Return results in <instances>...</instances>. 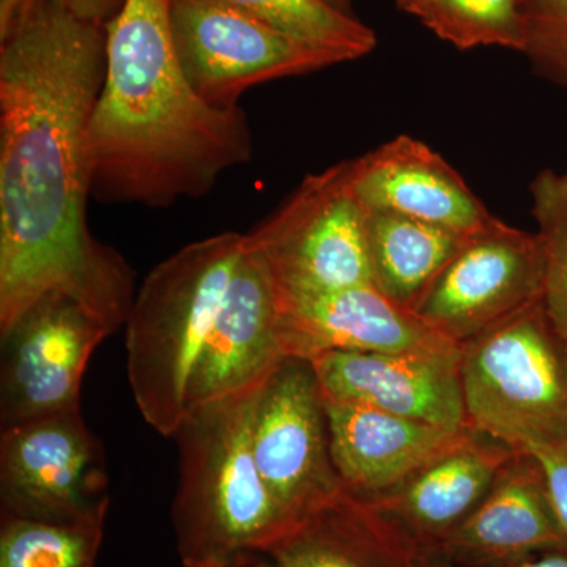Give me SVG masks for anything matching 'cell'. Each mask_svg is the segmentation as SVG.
<instances>
[{
    "label": "cell",
    "mask_w": 567,
    "mask_h": 567,
    "mask_svg": "<svg viewBox=\"0 0 567 567\" xmlns=\"http://www.w3.org/2000/svg\"><path fill=\"white\" fill-rule=\"evenodd\" d=\"M425 0H398V6L401 7L402 10H405L406 13L415 14V11L420 9Z\"/></svg>",
    "instance_id": "obj_31"
},
{
    "label": "cell",
    "mask_w": 567,
    "mask_h": 567,
    "mask_svg": "<svg viewBox=\"0 0 567 567\" xmlns=\"http://www.w3.org/2000/svg\"><path fill=\"white\" fill-rule=\"evenodd\" d=\"M122 2L123 0H65L66 6L82 20L102 25L117 13Z\"/></svg>",
    "instance_id": "obj_27"
},
{
    "label": "cell",
    "mask_w": 567,
    "mask_h": 567,
    "mask_svg": "<svg viewBox=\"0 0 567 567\" xmlns=\"http://www.w3.org/2000/svg\"><path fill=\"white\" fill-rule=\"evenodd\" d=\"M282 360L274 282L244 249L194 369L186 413L257 390Z\"/></svg>",
    "instance_id": "obj_15"
},
{
    "label": "cell",
    "mask_w": 567,
    "mask_h": 567,
    "mask_svg": "<svg viewBox=\"0 0 567 567\" xmlns=\"http://www.w3.org/2000/svg\"><path fill=\"white\" fill-rule=\"evenodd\" d=\"M536 73L567 89V0H518Z\"/></svg>",
    "instance_id": "obj_25"
},
{
    "label": "cell",
    "mask_w": 567,
    "mask_h": 567,
    "mask_svg": "<svg viewBox=\"0 0 567 567\" xmlns=\"http://www.w3.org/2000/svg\"><path fill=\"white\" fill-rule=\"evenodd\" d=\"M244 249L284 293H323L372 284L368 210L354 196L352 163L312 174L262 224Z\"/></svg>",
    "instance_id": "obj_5"
},
{
    "label": "cell",
    "mask_w": 567,
    "mask_h": 567,
    "mask_svg": "<svg viewBox=\"0 0 567 567\" xmlns=\"http://www.w3.org/2000/svg\"><path fill=\"white\" fill-rule=\"evenodd\" d=\"M324 398L451 431L468 427L461 347L443 352H330L309 361Z\"/></svg>",
    "instance_id": "obj_13"
},
{
    "label": "cell",
    "mask_w": 567,
    "mask_h": 567,
    "mask_svg": "<svg viewBox=\"0 0 567 567\" xmlns=\"http://www.w3.org/2000/svg\"><path fill=\"white\" fill-rule=\"evenodd\" d=\"M323 2H327L328 6L334 7L336 10L346 11V13H349V2L350 0H323Z\"/></svg>",
    "instance_id": "obj_32"
},
{
    "label": "cell",
    "mask_w": 567,
    "mask_h": 567,
    "mask_svg": "<svg viewBox=\"0 0 567 567\" xmlns=\"http://www.w3.org/2000/svg\"><path fill=\"white\" fill-rule=\"evenodd\" d=\"M167 14L185 76L200 99L221 110L238 106L254 85L344 62L229 0H167Z\"/></svg>",
    "instance_id": "obj_7"
},
{
    "label": "cell",
    "mask_w": 567,
    "mask_h": 567,
    "mask_svg": "<svg viewBox=\"0 0 567 567\" xmlns=\"http://www.w3.org/2000/svg\"><path fill=\"white\" fill-rule=\"evenodd\" d=\"M507 446L527 451L536 458L559 525L567 536V416L532 425L514 435Z\"/></svg>",
    "instance_id": "obj_26"
},
{
    "label": "cell",
    "mask_w": 567,
    "mask_h": 567,
    "mask_svg": "<svg viewBox=\"0 0 567 567\" xmlns=\"http://www.w3.org/2000/svg\"><path fill=\"white\" fill-rule=\"evenodd\" d=\"M417 567H458L439 561V559L423 557L421 555L420 566ZM505 567H567V551H554V554L540 555V557L528 559V561L518 563L514 566Z\"/></svg>",
    "instance_id": "obj_28"
},
{
    "label": "cell",
    "mask_w": 567,
    "mask_h": 567,
    "mask_svg": "<svg viewBox=\"0 0 567 567\" xmlns=\"http://www.w3.org/2000/svg\"><path fill=\"white\" fill-rule=\"evenodd\" d=\"M257 390L189 410L175 432L181 481L173 524L183 567H221L265 554L292 527L254 458Z\"/></svg>",
    "instance_id": "obj_3"
},
{
    "label": "cell",
    "mask_w": 567,
    "mask_h": 567,
    "mask_svg": "<svg viewBox=\"0 0 567 567\" xmlns=\"http://www.w3.org/2000/svg\"><path fill=\"white\" fill-rule=\"evenodd\" d=\"M513 453L505 443L470 429L399 486L365 502L385 513L423 554L480 506Z\"/></svg>",
    "instance_id": "obj_17"
},
{
    "label": "cell",
    "mask_w": 567,
    "mask_h": 567,
    "mask_svg": "<svg viewBox=\"0 0 567 567\" xmlns=\"http://www.w3.org/2000/svg\"><path fill=\"white\" fill-rule=\"evenodd\" d=\"M413 17L458 50L527 47L518 0H425Z\"/></svg>",
    "instance_id": "obj_23"
},
{
    "label": "cell",
    "mask_w": 567,
    "mask_h": 567,
    "mask_svg": "<svg viewBox=\"0 0 567 567\" xmlns=\"http://www.w3.org/2000/svg\"><path fill=\"white\" fill-rule=\"evenodd\" d=\"M104 31L106 76L89 133L92 197L169 207L251 162L245 111L212 106L185 76L167 0H123Z\"/></svg>",
    "instance_id": "obj_2"
},
{
    "label": "cell",
    "mask_w": 567,
    "mask_h": 567,
    "mask_svg": "<svg viewBox=\"0 0 567 567\" xmlns=\"http://www.w3.org/2000/svg\"><path fill=\"white\" fill-rule=\"evenodd\" d=\"M264 555L271 567H417L421 558L385 513L347 491L295 522Z\"/></svg>",
    "instance_id": "obj_19"
},
{
    "label": "cell",
    "mask_w": 567,
    "mask_h": 567,
    "mask_svg": "<svg viewBox=\"0 0 567 567\" xmlns=\"http://www.w3.org/2000/svg\"><path fill=\"white\" fill-rule=\"evenodd\" d=\"M468 427L506 443L567 416V344L543 301L461 346Z\"/></svg>",
    "instance_id": "obj_6"
},
{
    "label": "cell",
    "mask_w": 567,
    "mask_h": 567,
    "mask_svg": "<svg viewBox=\"0 0 567 567\" xmlns=\"http://www.w3.org/2000/svg\"><path fill=\"white\" fill-rule=\"evenodd\" d=\"M276 292L284 358L312 361L330 352H443L458 346L374 284L323 293Z\"/></svg>",
    "instance_id": "obj_12"
},
{
    "label": "cell",
    "mask_w": 567,
    "mask_h": 567,
    "mask_svg": "<svg viewBox=\"0 0 567 567\" xmlns=\"http://www.w3.org/2000/svg\"><path fill=\"white\" fill-rule=\"evenodd\" d=\"M110 505L102 442L85 423L81 406L2 429V516L106 520Z\"/></svg>",
    "instance_id": "obj_8"
},
{
    "label": "cell",
    "mask_w": 567,
    "mask_h": 567,
    "mask_svg": "<svg viewBox=\"0 0 567 567\" xmlns=\"http://www.w3.org/2000/svg\"><path fill=\"white\" fill-rule=\"evenodd\" d=\"M466 235L398 213L368 212L372 284L395 305L416 315Z\"/></svg>",
    "instance_id": "obj_20"
},
{
    "label": "cell",
    "mask_w": 567,
    "mask_h": 567,
    "mask_svg": "<svg viewBox=\"0 0 567 567\" xmlns=\"http://www.w3.org/2000/svg\"><path fill=\"white\" fill-rule=\"evenodd\" d=\"M324 404L336 472L344 491L363 499L399 486L470 431H451L327 398Z\"/></svg>",
    "instance_id": "obj_18"
},
{
    "label": "cell",
    "mask_w": 567,
    "mask_h": 567,
    "mask_svg": "<svg viewBox=\"0 0 567 567\" xmlns=\"http://www.w3.org/2000/svg\"><path fill=\"white\" fill-rule=\"evenodd\" d=\"M111 331L69 295L37 301L2 333V429L81 406L82 379Z\"/></svg>",
    "instance_id": "obj_11"
},
{
    "label": "cell",
    "mask_w": 567,
    "mask_h": 567,
    "mask_svg": "<svg viewBox=\"0 0 567 567\" xmlns=\"http://www.w3.org/2000/svg\"><path fill=\"white\" fill-rule=\"evenodd\" d=\"M295 39L322 48L344 62L375 50V33L352 14L323 0H229Z\"/></svg>",
    "instance_id": "obj_22"
},
{
    "label": "cell",
    "mask_w": 567,
    "mask_h": 567,
    "mask_svg": "<svg viewBox=\"0 0 567 567\" xmlns=\"http://www.w3.org/2000/svg\"><path fill=\"white\" fill-rule=\"evenodd\" d=\"M350 163L354 196L368 212L398 213L461 234L494 218L464 177L415 137H394Z\"/></svg>",
    "instance_id": "obj_16"
},
{
    "label": "cell",
    "mask_w": 567,
    "mask_h": 567,
    "mask_svg": "<svg viewBox=\"0 0 567 567\" xmlns=\"http://www.w3.org/2000/svg\"><path fill=\"white\" fill-rule=\"evenodd\" d=\"M35 0H0V37L10 31L14 21L31 7Z\"/></svg>",
    "instance_id": "obj_29"
},
{
    "label": "cell",
    "mask_w": 567,
    "mask_h": 567,
    "mask_svg": "<svg viewBox=\"0 0 567 567\" xmlns=\"http://www.w3.org/2000/svg\"><path fill=\"white\" fill-rule=\"evenodd\" d=\"M251 445L265 486L292 525L344 491L331 457L322 388L309 361L284 358L257 390Z\"/></svg>",
    "instance_id": "obj_9"
},
{
    "label": "cell",
    "mask_w": 567,
    "mask_h": 567,
    "mask_svg": "<svg viewBox=\"0 0 567 567\" xmlns=\"http://www.w3.org/2000/svg\"><path fill=\"white\" fill-rule=\"evenodd\" d=\"M244 254V234L178 249L148 274L126 320L128 380L145 423L174 436L185 420L197 360Z\"/></svg>",
    "instance_id": "obj_4"
},
{
    "label": "cell",
    "mask_w": 567,
    "mask_h": 567,
    "mask_svg": "<svg viewBox=\"0 0 567 567\" xmlns=\"http://www.w3.org/2000/svg\"><path fill=\"white\" fill-rule=\"evenodd\" d=\"M513 450L486 498L423 557L458 567H505L567 551L543 470L527 451Z\"/></svg>",
    "instance_id": "obj_14"
},
{
    "label": "cell",
    "mask_w": 567,
    "mask_h": 567,
    "mask_svg": "<svg viewBox=\"0 0 567 567\" xmlns=\"http://www.w3.org/2000/svg\"><path fill=\"white\" fill-rule=\"evenodd\" d=\"M0 41V334L51 293L80 301L112 334L136 290L87 223L106 31L65 0H35Z\"/></svg>",
    "instance_id": "obj_1"
},
{
    "label": "cell",
    "mask_w": 567,
    "mask_h": 567,
    "mask_svg": "<svg viewBox=\"0 0 567 567\" xmlns=\"http://www.w3.org/2000/svg\"><path fill=\"white\" fill-rule=\"evenodd\" d=\"M106 520L48 522L2 516L0 567H93Z\"/></svg>",
    "instance_id": "obj_21"
},
{
    "label": "cell",
    "mask_w": 567,
    "mask_h": 567,
    "mask_svg": "<svg viewBox=\"0 0 567 567\" xmlns=\"http://www.w3.org/2000/svg\"><path fill=\"white\" fill-rule=\"evenodd\" d=\"M529 193L544 252L543 305L567 344V173L540 171Z\"/></svg>",
    "instance_id": "obj_24"
},
{
    "label": "cell",
    "mask_w": 567,
    "mask_h": 567,
    "mask_svg": "<svg viewBox=\"0 0 567 567\" xmlns=\"http://www.w3.org/2000/svg\"><path fill=\"white\" fill-rule=\"evenodd\" d=\"M544 252L537 234L492 218L468 234L416 309L458 347L543 301Z\"/></svg>",
    "instance_id": "obj_10"
},
{
    "label": "cell",
    "mask_w": 567,
    "mask_h": 567,
    "mask_svg": "<svg viewBox=\"0 0 567 567\" xmlns=\"http://www.w3.org/2000/svg\"><path fill=\"white\" fill-rule=\"evenodd\" d=\"M221 567H271L268 558L264 554H248L244 557L235 558Z\"/></svg>",
    "instance_id": "obj_30"
}]
</instances>
